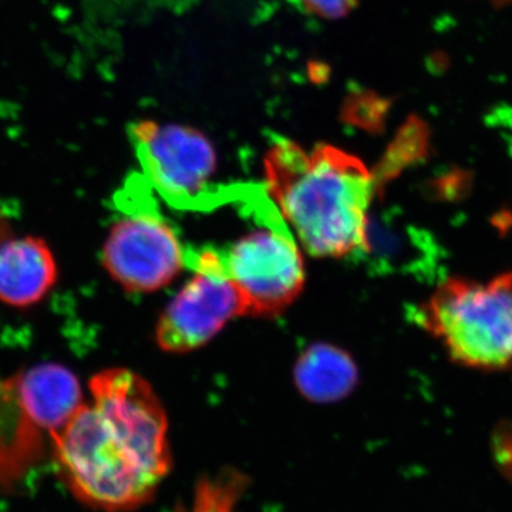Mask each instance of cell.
Wrapping results in <instances>:
<instances>
[{"label": "cell", "mask_w": 512, "mask_h": 512, "mask_svg": "<svg viewBox=\"0 0 512 512\" xmlns=\"http://www.w3.org/2000/svg\"><path fill=\"white\" fill-rule=\"evenodd\" d=\"M53 434L57 470L74 497L94 510L130 512L153 500L171 470L168 420L137 373L109 369Z\"/></svg>", "instance_id": "obj_1"}, {"label": "cell", "mask_w": 512, "mask_h": 512, "mask_svg": "<svg viewBox=\"0 0 512 512\" xmlns=\"http://www.w3.org/2000/svg\"><path fill=\"white\" fill-rule=\"evenodd\" d=\"M264 165L275 208L305 251L320 258L369 251L376 178L360 158L329 144L306 150L278 140Z\"/></svg>", "instance_id": "obj_2"}, {"label": "cell", "mask_w": 512, "mask_h": 512, "mask_svg": "<svg viewBox=\"0 0 512 512\" xmlns=\"http://www.w3.org/2000/svg\"><path fill=\"white\" fill-rule=\"evenodd\" d=\"M417 319L460 365L512 366V272L488 282L448 279L421 306Z\"/></svg>", "instance_id": "obj_3"}, {"label": "cell", "mask_w": 512, "mask_h": 512, "mask_svg": "<svg viewBox=\"0 0 512 512\" xmlns=\"http://www.w3.org/2000/svg\"><path fill=\"white\" fill-rule=\"evenodd\" d=\"M259 217L261 227L218 252L225 272L245 296L248 315L272 318L302 292L305 268L298 241L278 210Z\"/></svg>", "instance_id": "obj_4"}, {"label": "cell", "mask_w": 512, "mask_h": 512, "mask_svg": "<svg viewBox=\"0 0 512 512\" xmlns=\"http://www.w3.org/2000/svg\"><path fill=\"white\" fill-rule=\"evenodd\" d=\"M131 141L150 188L181 210L207 208L217 175V153L210 138L183 124L141 121Z\"/></svg>", "instance_id": "obj_5"}, {"label": "cell", "mask_w": 512, "mask_h": 512, "mask_svg": "<svg viewBox=\"0 0 512 512\" xmlns=\"http://www.w3.org/2000/svg\"><path fill=\"white\" fill-rule=\"evenodd\" d=\"M123 217L111 228L103 264L117 284L130 292H154L187 266V252L156 205L124 200Z\"/></svg>", "instance_id": "obj_6"}, {"label": "cell", "mask_w": 512, "mask_h": 512, "mask_svg": "<svg viewBox=\"0 0 512 512\" xmlns=\"http://www.w3.org/2000/svg\"><path fill=\"white\" fill-rule=\"evenodd\" d=\"M194 276L170 302L157 326V342L165 352L201 348L229 320L248 315L245 296L229 278L218 251L187 252Z\"/></svg>", "instance_id": "obj_7"}, {"label": "cell", "mask_w": 512, "mask_h": 512, "mask_svg": "<svg viewBox=\"0 0 512 512\" xmlns=\"http://www.w3.org/2000/svg\"><path fill=\"white\" fill-rule=\"evenodd\" d=\"M55 258L39 238L0 245V301L23 308L39 302L55 285Z\"/></svg>", "instance_id": "obj_8"}, {"label": "cell", "mask_w": 512, "mask_h": 512, "mask_svg": "<svg viewBox=\"0 0 512 512\" xmlns=\"http://www.w3.org/2000/svg\"><path fill=\"white\" fill-rule=\"evenodd\" d=\"M357 367L348 353L315 343L299 356L295 367L296 387L316 403H333L345 399L355 389Z\"/></svg>", "instance_id": "obj_9"}, {"label": "cell", "mask_w": 512, "mask_h": 512, "mask_svg": "<svg viewBox=\"0 0 512 512\" xmlns=\"http://www.w3.org/2000/svg\"><path fill=\"white\" fill-rule=\"evenodd\" d=\"M308 12L323 19H340L355 8L357 0H301Z\"/></svg>", "instance_id": "obj_10"}, {"label": "cell", "mask_w": 512, "mask_h": 512, "mask_svg": "<svg viewBox=\"0 0 512 512\" xmlns=\"http://www.w3.org/2000/svg\"><path fill=\"white\" fill-rule=\"evenodd\" d=\"M498 2H504V0H498Z\"/></svg>", "instance_id": "obj_11"}]
</instances>
